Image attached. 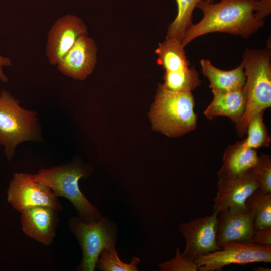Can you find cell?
I'll return each instance as SVG.
<instances>
[{
  "mask_svg": "<svg viewBox=\"0 0 271 271\" xmlns=\"http://www.w3.org/2000/svg\"><path fill=\"white\" fill-rule=\"evenodd\" d=\"M257 0H221L218 3L201 0L196 8L203 17L185 33L181 43L185 47L195 39L208 33L220 32L247 38L256 33L264 20L254 16Z\"/></svg>",
  "mask_w": 271,
  "mask_h": 271,
  "instance_id": "obj_1",
  "label": "cell"
},
{
  "mask_svg": "<svg viewBox=\"0 0 271 271\" xmlns=\"http://www.w3.org/2000/svg\"><path fill=\"white\" fill-rule=\"evenodd\" d=\"M194 104L191 92L171 91L159 84L149 113L152 128L170 137L193 130L197 124Z\"/></svg>",
  "mask_w": 271,
  "mask_h": 271,
  "instance_id": "obj_2",
  "label": "cell"
},
{
  "mask_svg": "<svg viewBox=\"0 0 271 271\" xmlns=\"http://www.w3.org/2000/svg\"><path fill=\"white\" fill-rule=\"evenodd\" d=\"M270 53L267 49H246L243 55L247 98L245 110L241 119L236 123L239 137L246 132L251 117L271 106Z\"/></svg>",
  "mask_w": 271,
  "mask_h": 271,
  "instance_id": "obj_3",
  "label": "cell"
},
{
  "mask_svg": "<svg viewBox=\"0 0 271 271\" xmlns=\"http://www.w3.org/2000/svg\"><path fill=\"white\" fill-rule=\"evenodd\" d=\"M39 126L37 113L22 107L18 100L7 90L0 92V145L5 148L11 161L17 146L28 141L38 140Z\"/></svg>",
  "mask_w": 271,
  "mask_h": 271,
  "instance_id": "obj_4",
  "label": "cell"
},
{
  "mask_svg": "<svg viewBox=\"0 0 271 271\" xmlns=\"http://www.w3.org/2000/svg\"><path fill=\"white\" fill-rule=\"evenodd\" d=\"M85 175L83 168L73 163L42 169L33 175V177L37 182L50 188L57 197L67 199L81 220L87 222L97 221L102 217L101 213L89 202L79 187V179Z\"/></svg>",
  "mask_w": 271,
  "mask_h": 271,
  "instance_id": "obj_5",
  "label": "cell"
},
{
  "mask_svg": "<svg viewBox=\"0 0 271 271\" xmlns=\"http://www.w3.org/2000/svg\"><path fill=\"white\" fill-rule=\"evenodd\" d=\"M70 228L78 240L82 250V260L78 270L93 271L103 249L115 246L116 225L104 217L97 221L85 222L78 217H72Z\"/></svg>",
  "mask_w": 271,
  "mask_h": 271,
  "instance_id": "obj_6",
  "label": "cell"
},
{
  "mask_svg": "<svg viewBox=\"0 0 271 271\" xmlns=\"http://www.w3.org/2000/svg\"><path fill=\"white\" fill-rule=\"evenodd\" d=\"M220 250L204 254L195 260L200 271L221 270L231 264L271 261V246L254 243L229 242L222 245Z\"/></svg>",
  "mask_w": 271,
  "mask_h": 271,
  "instance_id": "obj_7",
  "label": "cell"
},
{
  "mask_svg": "<svg viewBox=\"0 0 271 271\" xmlns=\"http://www.w3.org/2000/svg\"><path fill=\"white\" fill-rule=\"evenodd\" d=\"M8 201L17 211L36 206H47L57 211L63 209L52 190L36 181L33 175L17 173L14 175L7 191Z\"/></svg>",
  "mask_w": 271,
  "mask_h": 271,
  "instance_id": "obj_8",
  "label": "cell"
},
{
  "mask_svg": "<svg viewBox=\"0 0 271 271\" xmlns=\"http://www.w3.org/2000/svg\"><path fill=\"white\" fill-rule=\"evenodd\" d=\"M218 214L198 217L179 225V229L186 240V247L181 253L189 261L194 262L203 255L220 250L216 241Z\"/></svg>",
  "mask_w": 271,
  "mask_h": 271,
  "instance_id": "obj_9",
  "label": "cell"
},
{
  "mask_svg": "<svg viewBox=\"0 0 271 271\" xmlns=\"http://www.w3.org/2000/svg\"><path fill=\"white\" fill-rule=\"evenodd\" d=\"M87 34V27L80 18L68 14L58 19L48 34L45 52L49 63L57 65L77 40Z\"/></svg>",
  "mask_w": 271,
  "mask_h": 271,
  "instance_id": "obj_10",
  "label": "cell"
},
{
  "mask_svg": "<svg viewBox=\"0 0 271 271\" xmlns=\"http://www.w3.org/2000/svg\"><path fill=\"white\" fill-rule=\"evenodd\" d=\"M218 191L213 200L214 213H219L226 209L248 210L245 202L254 191L259 188V184L249 171L235 178L218 176Z\"/></svg>",
  "mask_w": 271,
  "mask_h": 271,
  "instance_id": "obj_11",
  "label": "cell"
},
{
  "mask_svg": "<svg viewBox=\"0 0 271 271\" xmlns=\"http://www.w3.org/2000/svg\"><path fill=\"white\" fill-rule=\"evenodd\" d=\"M97 47L87 36L80 37L57 65L64 75L76 80H85L93 70L96 63Z\"/></svg>",
  "mask_w": 271,
  "mask_h": 271,
  "instance_id": "obj_12",
  "label": "cell"
},
{
  "mask_svg": "<svg viewBox=\"0 0 271 271\" xmlns=\"http://www.w3.org/2000/svg\"><path fill=\"white\" fill-rule=\"evenodd\" d=\"M219 214L216 241L219 246L229 242L253 243L254 217L250 210L228 209Z\"/></svg>",
  "mask_w": 271,
  "mask_h": 271,
  "instance_id": "obj_13",
  "label": "cell"
},
{
  "mask_svg": "<svg viewBox=\"0 0 271 271\" xmlns=\"http://www.w3.org/2000/svg\"><path fill=\"white\" fill-rule=\"evenodd\" d=\"M58 211L47 206H36L21 212L22 230L29 237L44 244L53 242L58 221Z\"/></svg>",
  "mask_w": 271,
  "mask_h": 271,
  "instance_id": "obj_14",
  "label": "cell"
},
{
  "mask_svg": "<svg viewBox=\"0 0 271 271\" xmlns=\"http://www.w3.org/2000/svg\"><path fill=\"white\" fill-rule=\"evenodd\" d=\"M213 98L206 109L205 115L210 119L217 116L229 118L237 123L244 113L247 98V89L245 85L241 88L229 91L212 90Z\"/></svg>",
  "mask_w": 271,
  "mask_h": 271,
  "instance_id": "obj_15",
  "label": "cell"
},
{
  "mask_svg": "<svg viewBox=\"0 0 271 271\" xmlns=\"http://www.w3.org/2000/svg\"><path fill=\"white\" fill-rule=\"evenodd\" d=\"M258 159L254 149H246L241 142L229 146L223 157L222 165L218 172V176L235 178L249 172L256 164Z\"/></svg>",
  "mask_w": 271,
  "mask_h": 271,
  "instance_id": "obj_16",
  "label": "cell"
},
{
  "mask_svg": "<svg viewBox=\"0 0 271 271\" xmlns=\"http://www.w3.org/2000/svg\"><path fill=\"white\" fill-rule=\"evenodd\" d=\"M200 64L203 75L210 82L212 90L229 91L242 88L246 82L243 63L231 70L215 67L209 60L202 59Z\"/></svg>",
  "mask_w": 271,
  "mask_h": 271,
  "instance_id": "obj_17",
  "label": "cell"
},
{
  "mask_svg": "<svg viewBox=\"0 0 271 271\" xmlns=\"http://www.w3.org/2000/svg\"><path fill=\"white\" fill-rule=\"evenodd\" d=\"M156 53L159 64L165 71H178L190 67L184 47L179 40L166 38L165 41L159 43Z\"/></svg>",
  "mask_w": 271,
  "mask_h": 271,
  "instance_id": "obj_18",
  "label": "cell"
},
{
  "mask_svg": "<svg viewBox=\"0 0 271 271\" xmlns=\"http://www.w3.org/2000/svg\"><path fill=\"white\" fill-rule=\"evenodd\" d=\"M245 205L253 215L254 230L271 227V193L257 189L246 199Z\"/></svg>",
  "mask_w": 271,
  "mask_h": 271,
  "instance_id": "obj_19",
  "label": "cell"
},
{
  "mask_svg": "<svg viewBox=\"0 0 271 271\" xmlns=\"http://www.w3.org/2000/svg\"><path fill=\"white\" fill-rule=\"evenodd\" d=\"M201 0H176L177 15L168 28L166 38L182 41L186 31L193 25V13Z\"/></svg>",
  "mask_w": 271,
  "mask_h": 271,
  "instance_id": "obj_20",
  "label": "cell"
},
{
  "mask_svg": "<svg viewBox=\"0 0 271 271\" xmlns=\"http://www.w3.org/2000/svg\"><path fill=\"white\" fill-rule=\"evenodd\" d=\"M164 80L163 85L166 88L176 92H191L201 82L194 67L178 71H165Z\"/></svg>",
  "mask_w": 271,
  "mask_h": 271,
  "instance_id": "obj_21",
  "label": "cell"
},
{
  "mask_svg": "<svg viewBox=\"0 0 271 271\" xmlns=\"http://www.w3.org/2000/svg\"><path fill=\"white\" fill-rule=\"evenodd\" d=\"M263 111L259 112L250 119L246 129L247 136L241 142L245 148L255 149L269 146L271 140L263 121Z\"/></svg>",
  "mask_w": 271,
  "mask_h": 271,
  "instance_id": "obj_22",
  "label": "cell"
},
{
  "mask_svg": "<svg viewBox=\"0 0 271 271\" xmlns=\"http://www.w3.org/2000/svg\"><path fill=\"white\" fill-rule=\"evenodd\" d=\"M140 259L133 257L129 263L120 260L115 246L105 248L101 252L96 265L97 268L102 271H137V265Z\"/></svg>",
  "mask_w": 271,
  "mask_h": 271,
  "instance_id": "obj_23",
  "label": "cell"
},
{
  "mask_svg": "<svg viewBox=\"0 0 271 271\" xmlns=\"http://www.w3.org/2000/svg\"><path fill=\"white\" fill-rule=\"evenodd\" d=\"M259 184L258 190L271 193V159L268 155L258 157L257 163L250 170Z\"/></svg>",
  "mask_w": 271,
  "mask_h": 271,
  "instance_id": "obj_24",
  "label": "cell"
},
{
  "mask_svg": "<svg viewBox=\"0 0 271 271\" xmlns=\"http://www.w3.org/2000/svg\"><path fill=\"white\" fill-rule=\"evenodd\" d=\"M159 266L162 271H197L198 270V266L195 262L189 261L182 256L178 247H177L176 255L174 258L160 263Z\"/></svg>",
  "mask_w": 271,
  "mask_h": 271,
  "instance_id": "obj_25",
  "label": "cell"
},
{
  "mask_svg": "<svg viewBox=\"0 0 271 271\" xmlns=\"http://www.w3.org/2000/svg\"><path fill=\"white\" fill-rule=\"evenodd\" d=\"M252 242L259 245L271 246V227L254 230Z\"/></svg>",
  "mask_w": 271,
  "mask_h": 271,
  "instance_id": "obj_26",
  "label": "cell"
},
{
  "mask_svg": "<svg viewBox=\"0 0 271 271\" xmlns=\"http://www.w3.org/2000/svg\"><path fill=\"white\" fill-rule=\"evenodd\" d=\"M271 12V0H259L256 1L254 11L255 17L264 20Z\"/></svg>",
  "mask_w": 271,
  "mask_h": 271,
  "instance_id": "obj_27",
  "label": "cell"
},
{
  "mask_svg": "<svg viewBox=\"0 0 271 271\" xmlns=\"http://www.w3.org/2000/svg\"><path fill=\"white\" fill-rule=\"evenodd\" d=\"M12 65L11 59L7 57L0 55V80L3 82H8L9 81V78L5 74L3 67L11 66Z\"/></svg>",
  "mask_w": 271,
  "mask_h": 271,
  "instance_id": "obj_28",
  "label": "cell"
},
{
  "mask_svg": "<svg viewBox=\"0 0 271 271\" xmlns=\"http://www.w3.org/2000/svg\"><path fill=\"white\" fill-rule=\"evenodd\" d=\"M253 269L256 271H270V268H265L262 266H258L257 267H253Z\"/></svg>",
  "mask_w": 271,
  "mask_h": 271,
  "instance_id": "obj_29",
  "label": "cell"
},
{
  "mask_svg": "<svg viewBox=\"0 0 271 271\" xmlns=\"http://www.w3.org/2000/svg\"><path fill=\"white\" fill-rule=\"evenodd\" d=\"M206 1L209 3H213L214 2V0H206ZM257 1H259V0H257Z\"/></svg>",
  "mask_w": 271,
  "mask_h": 271,
  "instance_id": "obj_30",
  "label": "cell"
}]
</instances>
